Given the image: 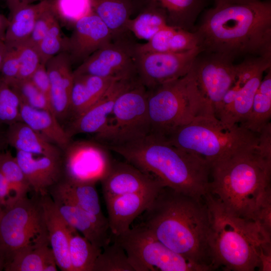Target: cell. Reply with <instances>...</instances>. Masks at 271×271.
<instances>
[{
    "label": "cell",
    "mask_w": 271,
    "mask_h": 271,
    "mask_svg": "<svg viewBox=\"0 0 271 271\" xmlns=\"http://www.w3.org/2000/svg\"><path fill=\"white\" fill-rule=\"evenodd\" d=\"M202 51L233 61L271 59V2L217 4L202 13L194 31Z\"/></svg>",
    "instance_id": "cell-1"
},
{
    "label": "cell",
    "mask_w": 271,
    "mask_h": 271,
    "mask_svg": "<svg viewBox=\"0 0 271 271\" xmlns=\"http://www.w3.org/2000/svg\"><path fill=\"white\" fill-rule=\"evenodd\" d=\"M203 200L164 187L142 214L140 224L172 250L212 270L210 215Z\"/></svg>",
    "instance_id": "cell-2"
},
{
    "label": "cell",
    "mask_w": 271,
    "mask_h": 271,
    "mask_svg": "<svg viewBox=\"0 0 271 271\" xmlns=\"http://www.w3.org/2000/svg\"><path fill=\"white\" fill-rule=\"evenodd\" d=\"M107 147L165 187L198 200H203L208 192L209 163L160 137L150 134Z\"/></svg>",
    "instance_id": "cell-3"
},
{
    "label": "cell",
    "mask_w": 271,
    "mask_h": 271,
    "mask_svg": "<svg viewBox=\"0 0 271 271\" xmlns=\"http://www.w3.org/2000/svg\"><path fill=\"white\" fill-rule=\"evenodd\" d=\"M210 176L207 194L226 212L254 221L271 189V160L260 154L257 145L213 163Z\"/></svg>",
    "instance_id": "cell-4"
},
{
    "label": "cell",
    "mask_w": 271,
    "mask_h": 271,
    "mask_svg": "<svg viewBox=\"0 0 271 271\" xmlns=\"http://www.w3.org/2000/svg\"><path fill=\"white\" fill-rule=\"evenodd\" d=\"M210 215L209 245L215 269L253 271L259 267L261 250L271 244V235L254 221L224 210L207 194Z\"/></svg>",
    "instance_id": "cell-5"
},
{
    "label": "cell",
    "mask_w": 271,
    "mask_h": 271,
    "mask_svg": "<svg viewBox=\"0 0 271 271\" xmlns=\"http://www.w3.org/2000/svg\"><path fill=\"white\" fill-rule=\"evenodd\" d=\"M150 134L164 138L195 119L215 116L190 73L147 90Z\"/></svg>",
    "instance_id": "cell-6"
},
{
    "label": "cell",
    "mask_w": 271,
    "mask_h": 271,
    "mask_svg": "<svg viewBox=\"0 0 271 271\" xmlns=\"http://www.w3.org/2000/svg\"><path fill=\"white\" fill-rule=\"evenodd\" d=\"M162 139L203 158L211 166L236 152L257 146L258 133L238 124L226 126L212 116L198 118Z\"/></svg>",
    "instance_id": "cell-7"
},
{
    "label": "cell",
    "mask_w": 271,
    "mask_h": 271,
    "mask_svg": "<svg viewBox=\"0 0 271 271\" xmlns=\"http://www.w3.org/2000/svg\"><path fill=\"white\" fill-rule=\"evenodd\" d=\"M49 244L41 195L34 193L3 208L0 218V254L6 263L18 250Z\"/></svg>",
    "instance_id": "cell-8"
},
{
    "label": "cell",
    "mask_w": 271,
    "mask_h": 271,
    "mask_svg": "<svg viewBox=\"0 0 271 271\" xmlns=\"http://www.w3.org/2000/svg\"><path fill=\"white\" fill-rule=\"evenodd\" d=\"M148 92L138 78L117 96L107 125L95 140L106 146L122 144L149 135Z\"/></svg>",
    "instance_id": "cell-9"
},
{
    "label": "cell",
    "mask_w": 271,
    "mask_h": 271,
    "mask_svg": "<svg viewBox=\"0 0 271 271\" xmlns=\"http://www.w3.org/2000/svg\"><path fill=\"white\" fill-rule=\"evenodd\" d=\"M134 271H208L170 249L140 224L114 236Z\"/></svg>",
    "instance_id": "cell-10"
},
{
    "label": "cell",
    "mask_w": 271,
    "mask_h": 271,
    "mask_svg": "<svg viewBox=\"0 0 271 271\" xmlns=\"http://www.w3.org/2000/svg\"><path fill=\"white\" fill-rule=\"evenodd\" d=\"M63 151V179L72 183L95 185L107 175L113 161L111 151L96 140L70 141Z\"/></svg>",
    "instance_id": "cell-11"
},
{
    "label": "cell",
    "mask_w": 271,
    "mask_h": 271,
    "mask_svg": "<svg viewBox=\"0 0 271 271\" xmlns=\"http://www.w3.org/2000/svg\"><path fill=\"white\" fill-rule=\"evenodd\" d=\"M234 62L225 56L201 51L189 71L214 115L223 96L236 78L239 64Z\"/></svg>",
    "instance_id": "cell-12"
},
{
    "label": "cell",
    "mask_w": 271,
    "mask_h": 271,
    "mask_svg": "<svg viewBox=\"0 0 271 271\" xmlns=\"http://www.w3.org/2000/svg\"><path fill=\"white\" fill-rule=\"evenodd\" d=\"M137 44L125 36L95 51L74 71V76L90 75L118 79L138 77Z\"/></svg>",
    "instance_id": "cell-13"
},
{
    "label": "cell",
    "mask_w": 271,
    "mask_h": 271,
    "mask_svg": "<svg viewBox=\"0 0 271 271\" xmlns=\"http://www.w3.org/2000/svg\"><path fill=\"white\" fill-rule=\"evenodd\" d=\"M201 51L198 47L179 52L137 53L138 78L147 90L181 78L188 74Z\"/></svg>",
    "instance_id": "cell-14"
},
{
    "label": "cell",
    "mask_w": 271,
    "mask_h": 271,
    "mask_svg": "<svg viewBox=\"0 0 271 271\" xmlns=\"http://www.w3.org/2000/svg\"><path fill=\"white\" fill-rule=\"evenodd\" d=\"M100 182L105 200L127 194L160 191L165 187L128 162L115 160Z\"/></svg>",
    "instance_id": "cell-15"
},
{
    "label": "cell",
    "mask_w": 271,
    "mask_h": 271,
    "mask_svg": "<svg viewBox=\"0 0 271 271\" xmlns=\"http://www.w3.org/2000/svg\"><path fill=\"white\" fill-rule=\"evenodd\" d=\"M73 28L67 51L71 62H83L113 40L109 29L94 12L78 20Z\"/></svg>",
    "instance_id": "cell-16"
},
{
    "label": "cell",
    "mask_w": 271,
    "mask_h": 271,
    "mask_svg": "<svg viewBox=\"0 0 271 271\" xmlns=\"http://www.w3.org/2000/svg\"><path fill=\"white\" fill-rule=\"evenodd\" d=\"M137 78L115 81L106 92L89 108L73 119L66 131L71 138L78 133L95 135L105 128L118 95Z\"/></svg>",
    "instance_id": "cell-17"
},
{
    "label": "cell",
    "mask_w": 271,
    "mask_h": 271,
    "mask_svg": "<svg viewBox=\"0 0 271 271\" xmlns=\"http://www.w3.org/2000/svg\"><path fill=\"white\" fill-rule=\"evenodd\" d=\"M16 158L34 193L44 195L63 178L62 158L17 151Z\"/></svg>",
    "instance_id": "cell-18"
},
{
    "label": "cell",
    "mask_w": 271,
    "mask_h": 271,
    "mask_svg": "<svg viewBox=\"0 0 271 271\" xmlns=\"http://www.w3.org/2000/svg\"><path fill=\"white\" fill-rule=\"evenodd\" d=\"M71 63L67 52L59 53L46 63L50 82L49 99L53 113L58 119L70 113L74 80Z\"/></svg>",
    "instance_id": "cell-19"
},
{
    "label": "cell",
    "mask_w": 271,
    "mask_h": 271,
    "mask_svg": "<svg viewBox=\"0 0 271 271\" xmlns=\"http://www.w3.org/2000/svg\"><path fill=\"white\" fill-rule=\"evenodd\" d=\"M161 190L127 194L105 200L109 228L113 236L128 230L134 219L148 208Z\"/></svg>",
    "instance_id": "cell-20"
},
{
    "label": "cell",
    "mask_w": 271,
    "mask_h": 271,
    "mask_svg": "<svg viewBox=\"0 0 271 271\" xmlns=\"http://www.w3.org/2000/svg\"><path fill=\"white\" fill-rule=\"evenodd\" d=\"M50 246L57 266L63 271H72L69 253V235L74 229L62 217L49 194L41 195Z\"/></svg>",
    "instance_id": "cell-21"
},
{
    "label": "cell",
    "mask_w": 271,
    "mask_h": 271,
    "mask_svg": "<svg viewBox=\"0 0 271 271\" xmlns=\"http://www.w3.org/2000/svg\"><path fill=\"white\" fill-rule=\"evenodd\" d=\"M51 198L65 221L93 244L103 248L110 243V230L103 227L94 217L72 203Z\"/></svg>",
    "instance_id": "cell-22"
},
{
    "label": "cell",
    "mask_w": 271,
    "mask_h": 271,
    "mask_svg": "<svg viewBox=\"0 0 271 271\" xmlns=\"http://www.w3.org/2000/svg\"><path fill=\"white\" fill-rule=\"evenodd\" d=\"M49 194L52 198L72 203L94 217L104 228L109 229L108 219L103 214L95 185L75 184L62 179Z\"/></svg>",
    "instance_id": "cell-23"
},
{
    "label": "cell",
    "mask_w": 271,
    "mask_h": 271,
    "mask_svg": "<svg viewBox=\"0 0 271 271\" xmlns=\"http://www.w3.org/2000/svg\"><path fill=\"white\" fill-rule=\"evenodd\" d=\"M5 140L16 151L62 158L60 149L22 121L8 125Z\"/></svg>",
    "instance_id": "cell-24"
},
{
    "label": "cell",
    "mask_w": 271,
    "mask_h": 271,
    "mask_svg": "<svg viewBox=\"0 0 271 271\" xmlns=\"http://www.w3.org/2000/svg\"><path fill=\"white\" fill-rule=\"evenodd\" d=\"M73 76L70 107L73 119L93 105L115 81L120 79L90 75Z\"/></svg>",
    "instance_id": "cell-25"
},
{
    "label": "cell",
    "mask_w": 271,
    "mask_h": 271,
    "mask_svg": "<svg viewBox=\"0 0 271 271\" xmlns=\"http://www.w3.org/2000/svg\"><path fill=\"white\" fill-rule=\"evenodd\" d=\"M20 119L60 149L64 150L70 138L51 111L37 109L21 102Z\"/></svg>",
    "instance_id": "cell-26"
},
{
    "label": "cell",
    "mask_w": 271,
    "mask_h": 271,
    "mask_svg": "<svg viewBox=\"0 0 271 271\" xmlns=\"http://www.w3.org/2000/svg\"><path fill=\"white\" fill-rule=\"evenodd\" d=\"M93 12L111 32L113 40L125 36L131 15L139 10L138 0H92Z\"/></svg>",
    "instance_id": "cell-27"
},
{
    "label": "cell",
    "mask_w": 271,
    "mask_h": 271,
    "mask_svg": "<svg viewBox=\"0 0 271 271\" xmlns=\"http://www.w3.org/2000/svg\"><path fill=\"white\" fill-rule=\"evenodd\" d=\"M155 4L164 12L168 26L193 32L207 0H139Z\"/></svg>",
    "instance_id": "cell-28"
},
{
    "label": "cell",
    "mask_w": 271,
    "mask_h": 271,
    "mask_svg": "<svg viewBox=\"0 0 271 271\" xmlns=\"http://www.w3.org/2000/svg\"><path fill=\"white\" fill-rule=\"evenodd\" d=\"M6 271H56L57 265L49 244L31 245L15 252L6 263Z\"/></svg>",
    "instance_id": "cell-29"
},
{
    "label": "cell",
    "mask_w": 271,
    "mask_h": 271,
    "mask_svg": "<svg viewBox=\"0 0 271 271\" xmlns=\"http://www.w3.org/2000/svg\"><path fill=\"white\" fill-rule=\"evenodd\" d=\"M49 0L19 7L10 13L5 42L15 47L29 40L40 13L49 5Z\"/></svg>",
    "instance_id": "cell-30"
},
{
    "label": "cell",
    "mask_w": 271,
    "mask_h": 271,
    "mask_svg": "<svg viewBox=\"0 0 271 271\" xmlns=\"http://www.w3.org/2000/svg\"><path fill=\"white\" fill-rule=\"evenodd\" d=\"M271 62L259 68L248 78L236 76L240 86L236 93L225 125L232 127L241 123L247 118L255 93L263 78V74L271 67Z\"/></svg>",
    "instance_id": "cell-31"
},
{
    "label": "cell",
    "mask_w": 271,
    "mask_h": 271,
    "mask_svg": "<svg viewBox=\"0 0 271 271\" xmlns=\"http://www.w3.org/2000/svg\"><path fill=\"white\" fill-rule=\"evenodd\" d=\"M266 71L255 93L246 119L238 124L255 133L270 122L271 117V68Z\"/></svg>",
    "instance_id": "cell-32"
},
{
    "label": "cell",
    "mask_w": 271,
    "mask_h": 271,
    "mask_svg": "<svg viewBox=\"0 0 271 271\" xmlns=\"http://www.w3.org/2000/svg\"><path fill=\"white\" fill-rule=\"evenodd\" d=\"M137 17L129 19L126 25L127 30L138 38L148 41L168 25L164 12L154 4L142 2Z\"/></svg>",
    "instance_id": "cell-33"
},
{
    "label": "cell",
    "mask_w": 271,
    "mask_h": 271,
    "mask_svg": "<svg viewBox=\"0 0 271 271\" xmlns=\"http://www.w3.org/2000/svg\"><path fill=\"white\" fill-rule=\"evenodd\" d=\"M102 248L93 244L74 229L69 240V253L72 271H93L95 262Z\"/></svg>",
    "instance_id": "cell-34"
},
{
    "label": "cell",
    "mask_w": 271,
    "mask_h": 271,
    "mask_svg": "<svg viewBox=\"0 0 271 271\" xmlns=\"http://www.w3.org/2000/svg\"><path fill=\"white\" fill-rule=\"evenodd\" d=\"M0 170L14 193V198L11 202L28 196L32 191L31 186L16 157L10 152H0Z\"/></svg>",
    "instance_id": "cell-35"
},
{
    "label": "cell",
    "mask_w": 271,
    "mask_h": 271,
    "mask_svg": "<svg viewBox=\"0 0 271 271\" xmlns=\"http://www.w3.org/2000/svg\"><path fill=\"white\" fill-rule=\"evenodd\" d=\"M57 19L74 26L81 18L93 13L92 0H49Z\"/></svg>",
    "instance_id": "cell-36"
},
{
    "label": "cell",
    "mask_w": 271,
    "mask_h": 271,
    "mask_svg": "<svg viewBox=\"0 0 271 271\" xmlns=\"http://www.w3.org/2000/svg\"><path fill=\"white\" fill-rule=\"evenodd\" d=\"M93 266V271H134L123 247L114 240L103 248Z\"/></svg>",
    "instance_id": "cell-37"
},
{
    "label": "cell",
    "mask_w": 271,
    "mask_h": 271,
    "mask_svg": "<svg viewBox=\"0 0 271 271\" xmlns=\"http://www.w3.org/2000/svg\"><path fill=\"white\" fill-rule=\"evenodd\" d=\"M68 46V38L62 34L59 23L56 19L38 46L41 62L46 64L59 53L67 52Z\"/></svg>",
    "instance_id": "cell-38"
},
{
    "label": "cell",
    "mask_w": 271,
    "mask_h": 271,
    "mask_svg": "<svg viewBox=\"0 0 271 271\" xmlns=\"http://www.w3.org/2000/svg\"><path fill=\"white\" fill-rule=\"evenodd\" d=\"M8 84L16 92L21 103L53 113L48 96L39 90L29 79H16Z\"/></svg>",
    "instance_id": "cell-39"
},
{
    "label": "cell",
    "mask_w": 271,
    "mask_h": 271,
    "mask_svg": "<svg viewBox=\"0 0 271 271\" xmlns=\"http://www.w3.org/2000/svg\"><path fill=\"white\" fill-rule=\"evenodd\" d=\"M21 101L14 89L0 78V123L8 125L21 121Z\"/></svg>",
    "instance_id": "cell-40"
},
{
    "label": "cell",
    "mask_w": 271,
    "mask_h": 271,
    "mask_svg": "<svg viewBox=\"0 0 271 271\" xmlns=\"http://www.w3.org/2000/svg\"><path fill=\"white\" fill-rule=\"evenodd\" d=\"M16 47L18 50L20 69L17 79H29L41 62L38 47L29 41Z\"/></svg>",
    "instance_id": "cell-41"
},
{
    "label": "cell",
    "mask_w": 271,
    "mask_h": 271,
    "mask_svg": "<svg viewBox=\"0 0 271 271\" xmlns=\"http://www.w3.org/2000/svg\"><path fill=\"white\" fill-rule=\"evenodd\" d=\"M56 19L57 18L49 3L38 16L31 35L28 41L38 47L40 42Z\"/></svg>",
    "instance_id": "cell-42"
},
{
    "label": "cell",
    "mask_w": 271,
    "mask_h": 271,
    "mask_svg": "<svg viewBox=\"0 0 271 271\" xmlns=\"http://www.w3.org/2000/svg\"><path fill=\"white\" fill-rule=\"evenodd\" d=\"M20 69V62L16 47H8L4 59L1 78L9 83L18 79Z\"/></svg>",
    "instance_id": "cell-43"
},
{
    "label": "cell",
    "mask_w": 271,
    "mask_h": 271,
    "mask_svg": "<svg viewBox=\"0 0 271 271\" xmlns=\"http://www.w3.org/2000/svg\"><path fill=\"white\" fill-rule=\"evenodd\" d=\"M254 221L268 234L271 235V189L264 195Z\"/></svg>",
    "instance_id": "cell-44"
},
{
    "label": "cell",
    "mask_w": 271,
    "mask_h": 271,
    "mask_svg": "<svg viewBox=\"0 0 271 271\" xmlns=\"http://www.w3.org/2000/svg\"><path fill=\"white\" fill-rule=\"evenodd\" d=\"M29 80L39 90L49 98L50 82L46 64L41 63Z\"/></svg>",
    "instance_id": "cell-45"
},
{
    "label": "cell",
    "mask_w": 271,
    "mask_h": 271,
    "mask_svg": "<svg viewBox=\"0 0 271 271\" xmlns=\"http://www.w3.org/2000/svg\"><path fill=\"white\" fill-rule=\"evenodd\" d=\"M14 198L12 189L6 177L0 170V202L4 208Z\"/></svg>",
    "instance_id": "cell-46"
},
{
    "label": "cell",
    "mask_w": 271,
    "mask_h": 271,
    "mask_svg": "<svg viewBox=\"0 0 271 271\" xmlns=\"http://www.w3.org/2000/svg\"><path fill=\"white\" fill-rule=\"evenodd\" d=\"M7 4L10 13L15 9L26 5L32 4L33 3L43 0H6Z\"/></svg>",
    "instance_id": "cell-47"
},
{
    "label": "cell",
    "mask_w": 271,
    "mask_h": 271,
    "mask_svg": "<svg viewBox=\"0 0 271 271\" xmlns=\"http://www.w3.org/2000/svg\"><path fill=\"white\" fill-rule=\"evenodd\" d=\"M9 18L0 14V40H4L9 25Z\"/></svg>",
    "instance_id": "cell-48"
},
{
    "label": "cell",
    "mask_w": 271,
    "mask_h": 271,
    "mask_svg": "<svg viewBox=\"0 0 271 271\" xmlns=\"http://www.w3.org/2000/svg\"><path fill=\"white\" fill-rule=\"evenodd\" d=\"M8 49V47L5 41L0 40V71Z\"/></svg>",
    "instance_id": "cell-49"
},
{
    "label": "cell",
    "mask_w": 271,
    "mask_h": 271,
    "mask_svg": "<svg viewBox=\"0 0 271 271\" xmlns=\"http://www.w3.org/2000/svg\"><path fill=\"white\" fill-rule=\"evenodd\" d=\"M256 1L260 0H214L215 4H223V3H230V4H236V3H247Z\"/></svg>",
    "instance_id": "cell-50"
},
{
    "label": "cell",
    "mask_w": 271,
    "mask_h": 271,
    "mask_svg": "<svg viewBox=\"0 0 271 271\" xmlns=\"http://www.w3.org/2000/svg\"><path fill=\"white\" fill-rule=\"evenodd\" d=\"M6 265V261L3 257L0 254V271L4 270Z\"/></svg>",
    "instance_id": "cell-51"
},
{
    "label": "cell",
    "mask_w": 271,
    "mask_h": 271,
    "mask_svg": "<svg viewBox=\"0 0 271 271\" xmlns=\"http://www.w3.org/2000/svg\"><path fill=\"white\" fill-rule=\"evenodd\" d=\"M2 206L1 205V202H0V218L2 213L3 208H2Z\"/></svg>",
    "instance_id": "cell-52"
},
{
    "label": "cell",
    "mask_w": 271,
    "mask_h": 271,
    "mask_svg": "<svg viewBox=\"0 0 271 271\" xmlns=\"http://www.w3.org/2000/svg\"><path fill=\"white\" fill-rule=\"evenodd\" d=\"M0 152H1V151H0Z\"/></svg>",
    "instance_id": "cell-53"
}]
</instances>
